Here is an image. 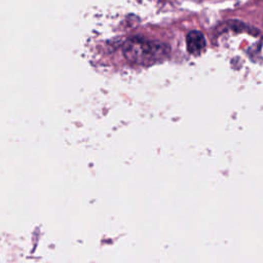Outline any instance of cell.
Wrapping results in <instances>:
<instances>
[{
    "label": "cell",
    "mask_w": 263,
    "mask_h": 263,
    "mask_svg": "<svg viewBox=\"0 0 263 263\" xmlns=\"http://www.w3.org/2000/svg\"><path fill=\"white\" fill-rule=\"evenodd\" d=\"M170 47L159 41H150L140 37L128 39L123 45L125 58L136 64H150L163 59Z\"/></svg>",
    "instance_id": "cell-1"
},
{
    "label": "cell",
    "mask_w": 263,
    "mask_h": 263,
    "mask_svg": "<svg viewBox=\"0 0 263 263\" xmlns=\"http://www.w3.org/2000/svg\"><path fill=\"white\" fill-rule=\"evenodd\" d=\"M187 49L192 54H199L205 47V39L199 31H191L186 37Z\"/></svg>",
    "instance_id": "cell-2"
}]
</instances>
